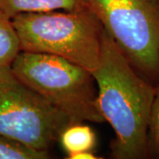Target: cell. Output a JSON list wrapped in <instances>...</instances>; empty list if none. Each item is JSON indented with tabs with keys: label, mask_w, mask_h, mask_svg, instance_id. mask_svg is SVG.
I'll return each instance as SVG.
<instances>
[{
	"label": "cell",
	"mask_w": 159,
	"mask_h": 159,
	"mask_svg": "<svg viewBox=\"0 0 159 159\" xmlns=\"http://www.w3.org/2000/svg\"><path fill=\"white\" fill-rule=\"evenodd\" d=\"M93 76L100 112L115 134L111 142L112 157H148L147 134L156 86L133 67L104 29L100 63Z\"/></svg>",
	"instance_id": "6da1fadb"
},
{
	"label": "cell",
	"mask_w": 159,
	"mask_h": 159,
	"mask_svg": "<svg viewBox=\"0 0 159 159\" xmlns=\"http://www.w3.org/2000/svg\"><path fill=\"white\" fill-rule=\"evenodd\" d=\"M11 21L20 51L63 57L92 74L98 67L103 27L90 8L23 12Z\"/></svg>",
	"instance_id": "7a4b0ae2"
},
{
	"label": "cell",
	"mask_w": 159,
	"mask_h": 159,
	"mask_svg": "<svg viewBox=\"0 0 159 159\" xmlns=\"http://www.w3.org/2000/svg\"><path fill=\"white\" fill-rule=\"evenodd\" d=\"M11 68L72 123L105 121L97 103L96 80L87 69L63 57L29 51H20Z\"/></svg>",
	"instance_id": "3957f363"
},
{
	"label": "cell",
	"mask_w": 159,
	"mask_h": 159,
	"mask_svg": "<svg viewBox=\"0 0 159 159\" xmlns=\"http://www.w3.org/2000/svg\"><path fill=\"white\" fill-rule=\"evenodd\" d=\"M89 7L133 67L159 80V3L157 0H89Z\"/></svg>",
	"instance_id": "277c9868"
},
{
	"label": "cell",
	"mask_w": 159,
	"mask_h": 159,
	"mask_svg": "<svg viewBox=\"0 0 159 159\" xmlns=\"http://www.w3.org/2000/svg\"><path fill=\"white\" fill-rule=\"evenodd\" d=\"M72 122L12 72L0 66V134L30 148L49 150Z\"/></svg>",
	"instance_id": "5b68a950"
},
{
	"label": "cell",
	"mask_w": 159,
	"mask_h": 159,
	"mask_svg": "<svg viewBox=\"0 0 159 159\" xmlns=\"http://www.w3.org/2000/svg\"><path fill=\"white\" fill-rule=\"evenodd\" d=\"M90 8L89 0H0V11L11 18L23 12Z\"/></svg>",
	"instance_id": "8992f818"
},
{
	"label": "cell",
	"mask_w": 159,
	"mask_h": 159,
	"mask_svg": "<svg viewBox=\"0 0 159 159\" xmlns=\"http://www.w3.org/2000/svg\"><path fill=\"white\" fill-rule=\"evenodd\" d=\"M58 141L69 156L80 151H93L97 144V136L90 126L83 123H72L64 128Z\"/></svg>",
	"instance_id": "52a82bcc"
},
{
	"label": "cell",
	"mask_w": 159,
	"mask_h": 159,
	"mask_svg": "<svg viewBox=\"0 0 159 159\" xmlns=\"http://www.w3.org/2000/svg\"><path fill=\"white\" fill-rule=\"evenodd\" d=\"M20 52V42L11 19L0 11V66H11Z\"/></svg>",
	"instance_id": "ba28073f"
},
{
	"label": "cell",
	"mask_w": 159,
	"mask_h": 159,
	"mask_svg": "<svg viewBox=\"0 0 159 159\" xmlns=\"http://www.w3.org/2000/svg\"><path fill=\"white\" fill-rule=\"evenodd\" d=\"M49 150L30 148L15 139L0 134V159H48Z\"/></svg>",
	"instance_id": "9c48e42d"
},
{
	"label": "cell",
	"mask_w": 159,
	"mask_h": 159,
	"mask_svg": "<svg viewBox=\"0 0 159 159\" xmlns=\"http://www.w3.org/2000/svg\"><path fill=\"white\" fill-rule=\"evenodd\" d=\"M147 157L159 159V83L156 86L155 97L148 121Z\"/></svg>",
	"instance_id": "30bf717a"
},
{
	"label": "cell",
	"mask_w": 159,
	"mask_h": 159,
	"mask_svg": "<svg viewBox=\"0 0 159 159\" xmlns=\"http://www.w3.org/2000/svg\"><path fill=\"white\" fill-rule=\"evenodd\" d=\"M68 159H97L100 158L97 157L93 151H89V150H86V151H80V152H77V153L72 154L69 155L67 157Z\"/></svg>",
	"instance_id": "8fae6325"
},
{
	"label": "cell",
	"mask_w": 159,
	"mask_h": 159,
	"mask_svg": "<svg viewBox=\"0 0 159 159\" xmlns=\"http://www.w3.org/2000/svg\"><path fill=\"white\" fill-rule=\"evenodd\" d=\"M157 2H158V3H159V0H157Z\"/></svg>",
	"instance_id": "7c38bea8"
}]
</instances>
